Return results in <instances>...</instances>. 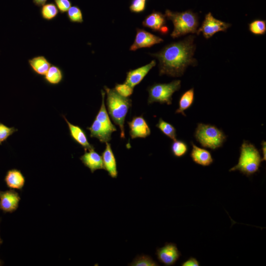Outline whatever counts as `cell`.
<instances>
[{
  "label": "cell",
  "mask_w": 266,
  "mask_h": 266,
  "mask_svg": "<svg viewBox=\"0 0 266 266\" xmlns=\"http://www.w3.org/2000/svg\"><path fill=\"white\" fill-rule=\"evenodd\" d=\"M195 37L190 35L166 45L157 53L150 54L159 61L160 75L180 77L188 66H197V61L194 58L196 48Z\"/></svg>",
  "instance_id": "1"
},
{
  "label": "cell",
  "mask_w": 266,
  "mask_h": 266,
  "mask_svg": "<svg viewBox=\"0 0 266 266\" xmlns=\"http://www.w3.org/2000/svg\"><path fill=\"white\" fill-rule=\"evenodd\" d=\"M106 95V105L108 114L120 130V137L125 138L124 123L126 115L132 106V100L118 94L114 89L104 86Z\"/></svg>",
  "instance_id": "2"
},
{
  "label": "cell",
  "mask_w": 266,
  "mask_h": 266,
  "mask_svg": "<svg viewBox=\"0 0 266 266\" xmlns=\"http://www.w3.org/2000/svg\"><path fill=\"white\" fill-rule=\"evenodd\" d=\"M262 162L259 151L254 144L243 140L240 147V155L237 164L229 171L238 170L247 177L259 171Z\"/></svg>",
  "instance_id": "3"
},
{
  "label": "cell",
  "mask_w": 266,
  "mask_h": 266,
  "mask_svg": "<svg viewBox=\"0 0 266 266\" xmlns=\"http://www.w3.org/2000/svg\"><path fill=\"white\" fill-rule=\"evenodd\" d=\"M165 15L166 19L170 20L173 23L174 29L170 34L173 38L189 33H197L199 25V18L198 15L192 10L178 12L166 9Z\"/></svg>",
  "instance_id": "4"
},
{
  "label": "cell",
  "mask_w": 266,
  "mask_h": 266,
  "mask_svg": "<svg viewBox=\"0 0 266 266\" xmlns=\"http://www.w3.org/2000/svg\"><path fill=\"white\" fill-rule=\"evenodd\" d=\"M102 101L98 113L90 127L87 129L90 131V137L97 138L101 143L108 142L111 139L113 132L117 131L112 124L105 107L104 98L105 93L101 90Z\"/></svg>",
  "instance_id": "5"
},
{
  "label": "cell",
  "mask_w": 266,
  "mask_h": 266,
  "mask_svg": "<svg viewBox=\"0 0 266 266\" xmlns=\"http://www.w3.org/2000/svg\"><path fill=\"white\" fill-rule=\"evenodd\" d=\"M194 136L203 147L215 150L222 147L227 139L223 131L214 125L198 123Z\"/></svg>",
  "instance_id": "6"
},
{
  "label": "cell",
  "mask_w": 266,
  "mask_h": 266,
  "mask_svg": "<svg viewBox=\"0 0 266 266\" xmlns=\"http://www.w3.org/2000/svg\"><path fill=\"white\" fill-rule=\"evenodd\" d=\"M181 87V80H175L168 83H155L147 88L148 104L159 102L170 105L172 96Z\"/></svg>",
  "instance_id": "7"
},
{
  "label": "cell",
  "mask_w": 266,
  "mask_h": 266,
  "mask_svg": "<svg viewBox=\"0 0 266 266\" xmlns=\"http://www.w3.org/2000/svg\"><path fill=\"white\" fill-rule=\"evenodd\" d=\"M231 26L230 23L215 18L209 12L205 15L201 26L198 29L196 33L199 35L201 33L206 39H209L219 32H226Z\"/></svg>",
  "instance_id": "8"
},
{
  "label": "cell",
  "mask_w": 266,
  "mask_h": 266,
  "mask_svg": "<svg viewBox=\"0 0 266 266\" xmlns=\"http://www.w3.org/2000/svg\"><path fill=\"white\" fill-rule=\"evenodd\" d=\"M163 41V39L160 37L143 29L137 28L135 39L130 48V50L135 51L141 48L150 47Z\"/></svg>",
  "instance_id": "9"
},
{
  "label": "cell",
  "mask_w": 266,
  "mask_h": 266,
  "mask_svg": "<svg viewBox=\"0 0 266 266\" xmlns=\"http://www.w3.org/2000/svg\"><path fill=\"white\" fill-rule=\"evenodd\" d=\"M156 254L158 260L167 266L174 265L181 256L176 245L173 243H166L156 250Z\"/></svg>",
  "instance_id": "10"
},
{
  "label": "cell",
  "mask_w": 266,
  "mask_h": 266,
  "mask_svg": "<svg viewBox=\"0 0 266 266\" xmlns=\"http://www.w3.org/2000/svg\"><path fill=\"white\" fill-rule=\"evenodd\" d=\"M129 127V133L132 139L145 138L151 134L150 128L142 115L136 116L127 122Z\"/></svg>",
  "instance_id": "11"
},
{
  "label": "cell",
  "mask_w": 266,
  "mask_h": 266,
  "mask_svg": "<svg viewBox=\"0 0 266 266\" xmlns=\"http://www.w3.org/2000/svg\"><path fill=\"white\" fill-rule=\"evenodd\" d=\"M20 199L19 194L13 189L0 191V209L4 213H12L18 208Z\"/></svg>",
  "instance_id": "12"
},
{
  "label": "cell",
  "mask_w": 266,
  "mask_h": 266,
  "mask_svg": "<svg viewBox=\"0 0 266 266\" xmlns=\"http://www.w3.org/2000/svg\"><path fill=\"white\" fill-rule=\"evenodd\" d=\"M142 25L154 32H158L164 34L168 32V29L166 26V16L165 14L160 12L154 11L146 16L142 21Z\"/></svg>",
  "instance_id": "13"
},
{
  "label": "cell",
  "mask_w": 266,
  "mask_h": 266,
  "mask_svg": "<svg viewBox=\"0 0 266 266\" xmlns=\"http://www.w3.org/2000/svg\"><path fill=\"white\" fill-rule=\"evenodd\" d=\"M155 60H152L150 63L135 69L130 70L127 72L125 83L134 88L143 80L149 71L156 66Z\"/></svg>",
  "instance_id": "14"
},
{
  "label": "cell",
  "mask_w": 266,
  "mask_h": 266,
  "mask_svg": "<svg viewBox=\"0 0 266 266\" xmlns=\"http://www.w3.org/2000/svg\"><path fill=\"white\" fill-rule=\"evenodd\" d=\"M63 117L67 124L70 135L72 139L80 145L84 149V151L95 149L94 146L89 142L83 129L78 126L70 123L65 116L63 115Z\"/></svg>",
  "instance_id": "15"
},
{
  "label": "cell",
  "mask_w": 266,
  "mask_h": 266,
  "mask_svg": "<svg viewBox=\"0 0 266 266\" xmlns=\"http://www.w3.org/2000/svg\"><path fill=\"white\" fill-rule=\"evenodd\" d=\"M80 160L92 173L98 169H104L102 157L95 151V149L85 151L84 154L80 157Z\"/></svg>",
  "instance_id": "16"
},
{
  "label": "cell",
  "mask_w": 266,
  "mask_h": 266,
  "mask_svg": "<svg viewBox=\"0 0 266 266\" xmlns=\"http://www.w3.org/2000/svg\"><path fill=\"white\" fill-rule=\"evenodd\" d=\"M104 150L102 153V159L104 169L107 171L112 178H116L118 176L117 163L115 155L111 148V144L106 142Z\"/></svg>",
  "instance_id": "17"
},
{
  "label": "cell",
  "mask_w": 266,
  "mask_h": 266,
  "mask_svg": "<svg viewBox=\"0 0 266 266\" xmlns=\"http://www.w3.org/2000/svg\"><path fill=\"white\" fill-rule=\"evenodd\" d=\"M191 143L192 149L190 157L194 163L203 166H209L213 163L214 160L209 151L197 146L193 142Z\"/></svg>",
  "instance_id": "18"
},
{
  "label": "cell",
  "mask_w": 266,
  "mask_h": 266,
  "mask_svg": "<svg viewBox=\"0 0 266 266\" xmlns=\"http://www.w3.org/2000/svg\"><path fill=\"white\" fill-rule=\"evenodd\" d=\"M4 180L7 187L13 190H21L25 183V177L21 171L15 168L7 171Z\"/></svg>",
  "instance_id": "19"
},
{
  "label": "cell",
  "mask_w": 266,
  "mask_h": 266,
  "mask_svg": "<svg viewBox=\"0 0 266 266\" xmlns=\"http://www.w3.org/2000/svg\"><path fill=\"white\" fill-rule=\"evenodd\" d=\"M28 63L33 71L39 75H44L51 66L43 56L33 57L28 60Z\"/></svg>",
  "instance_id": "20"
},
{
  "label": "cell",
  "mask_w": 266,
  "mask_h": 266,
  "mask_svg": "<svg viewBox=\"0 0 266 266\" xmlns=\"http://www.w3.org/2000/svg\"><path fill=\"white\" fill-rule=\"evenodd\" d=\"M194 89H190L184 92L180 96L179 100V107L176 110L175 113H180L186 116L184 111L189 108L194 101Z\"/></svg>",
  "instance_id": "21"
},
{
  "label": "cell",
  "mask_w": 266,
  "mask_h": 266,
  "mask_svg": "<svg viewBox=\"0 0 266 266\" xmlns=\"http://www.w3.org/2000/svg\"><path fill=\"white\" fill-rule=\"evenodd\" d=\"M45 81L51 85H57L63 79V72L58 66L52 65L44 75Z\"/></svg>",
  "instance_id": "22"
},
{
  "label": "cell",
  "mask_w": 266,
  "mask_h": 266,
  "mask_svg": "<svg viewBox=\"0 0 266 266\" xmlns=\"http://www.w3.org/2000/svg\"><path fill=\"white\" fill-rule=\"evenodd\" d=\"M40 12L43 19L50 21L55 19L58 16L59 11L56 5L50 2L42 5Z\"/></svg>",
  "instance_id": "23"
},
{
  "label": "cell",
  "mask_w": 266,
  "mask_h": 266,
  "mask_svg": "<svg viewBox=\"0 0 266 266\" xmlns=\"http://www.w3.org/2000/svg\"><path fill=\"white\" fill-rule=\"evenodd\" d=\"M165 135L174 140L176 139V131L175 127L170 123L160 118L156 125Z\"/></svg>",
  "instance_id": "24"
},
{
  "label": "cell",
  "mask_w": 266,
  "mask_h": 266,
  "mask_svg": "<svg viewBox=\"0 0 266 266\" xmlns=\"http://www.w3.org/2000/svg\"><path fill=\"white\" fill-rule=\"evenodd\" d=\"M170 148L173 155L177 158L184 156L188 150V145L186 142L176 139L172 142Z\"/></svg>",
  "instance_id": "25"
},
{
  "label": "cell",
  "mask_w": 266,
  "mask_h": 266,
  "mask_svg": "<svg viewBox=\"0 0 266 266\" xmlns=\"http://www.w3.org/2000/svg\"><path fill=\"white\" fill-rule=\"evenodd\" d=\"M249 30L255 35H263L266 32V22L265 20L257 19L249 24Z\"/></svg>",
  "instance_id": "26"
},
{
  "label": "cell",
  "mask_w": 266,
  "mask_h": 266,
  "mask_svg": "<svg viewBox=\"0 0 266 266\" xmlns=\"http://www.w3.org/2000/svg\"><path fill=\"white\" fill-rule=\"evenodd\" d=\"M129 265L131 266H159L151 257L144 255L137 256Z\"/></svg>",
  "instance_id": "27"
},
{
  "label": "cell",
  "mask_w": 266,
  "mask_h": 266,
  "mask_svg": "<svg viewBox=\"0 0 266 266\" xmlns=\"http://www.w3.org/2000/svg\"><path fill=\"white\" fill-rule=\"evenodd\" d=\"M67 16L71 22L82 23L83 22L81 10L76 5L69 8L67 11Z\"/></svg>",
  "instance_id": "28"
},
{
  "label": "cell",
  "mask_w": 266,
  "mask_h": 266,
  "mask_svg": "<svg viewBox=\"0 0 266 266\" xmlns=\"http://www.w3.org/2000/svg\"><path fill=\"white\" fill-rule=\"evenodd\" d=\"M114 90L120 96L125 98H129L133 92V88L125 82L123 84H116Z\"/></svg>",
  "instance_id": "29"
},
{
  "label": "cell",
  "mask_w": 266,
  "mask_h": 266,
  "mask_svg": "<svg viewBox=\"0 0 266 266\" xmlns=\"http://www.w3.org/2000/svg\"><path fill=\"white\" fill-rule=\"evenodd\" d=\"M17 131L14 127H8L0 122V145Z\"/></svg>",
  "instance_id": "30"
},
{
  "label": "cell",
  "mask_w": 266,
  "mask_h": 266,
  "mask_svg": "<svg viewBox=\"0 0 266 266\" xmlns=\"http://www.w3.org/2000/svg\"><path fill=\"white\" fill-rule=\"evenodd\" d=\"M130 10L133 13H140L144 11L146 8L145 0H132Z\"/></svg>",
  "instance_id": "31"
},
{
  "label": "cell",
  "mask_w": 266,
  "mask_h": 266,
  "mask_svg": "<svg viewBox=\"0 0 266 266\" xmlns=\"http://www.w3.org/2000/svg\"><path fill=\"white\" fill-rule=\"evenodd\" d=\"M60 12L63 14L68 11L71 6L70 0H54Z\"/></svg>",
  "instance_id": "32"
},
{
  "label": "cell",
  "mask_w": 266,
  "mask_h": 266,
  "mask_svg": "<svg viewBox=\"0 0 266 266\" xmlns=\"http://www.w3.org/2000/svg\"><path fill=\"white\" fill-rule=\"evenodd\" d=\"M182 266H199V261L194 257H190L182 264Z\"/></svg>",
  "instance_id": "33"
},
{
  "label": "cell",
  "mask_w": 266,
  "mask_h": 266,
  "mask_svg": "<svg viewBox=\"0 0 266 266\" xmlns=\"http://www.w3.org/2000/svg\"><path fill=\"white\" fill-rule=\"evenodd\" d=\"M263 157L262 161L266 160V142L263 140L261 142Z\"/></svg>",
  "instance_id": "34"
},
{
  "label": "cell",
  "mask_w": 266,
  "mask_h": 266,
  "mask_svg": "<svg viewBox=\"0 0 266 266\" xmlns=\"http://www.w3.org/2000/svg\"><path fill=\"white\" fill-rule=\"evenodd\" d=\"M47 0H33V3L38 7L43 5Z\"/></svg>",
  "instance_id": "35"
},
{
  "label": "cell",
  "mask_w": 266,
  "mask_h": 266,
  "mask_svg": "<svg viewBox=\"0 0 266 266\" xmlns=\"http://www.w3.org/2000/svg\"><path fill=\"white\" fill-rule=\"evenodd\" d=\"M2 239L1 238L0 236V245L2 243Z\"/></svg>",
  "instance_id": "36"
},
{
  "label": "cell",
  "mask_w": 266,
  "mask_h": 266,
  "mask_svg": "<svg viewBox=\"0 0 266 266\" xmlns=\"http://www.w3.org/2000/svg\"><path fill=\"white\" fill-rule=\"evenodd\" d=\"M2 262L1 261V260H0V266H1L2 264Z\"/></svg>",
  "instance_id": "37"
},
{
  "label": "cell",
  "mask_w": 266,
  "mask_h": 266,
  "mask_svg": "<svg viewBox=\"0 0 266 266\" xmlns=\"http://www.w3.org/2000/svg\"></svg>",
  "instance_id": "38"
}]
</instances>
